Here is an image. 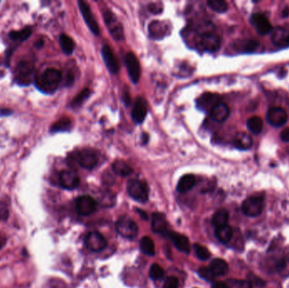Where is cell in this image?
I'll return each mask as SVG.
<instances>
[{
	"mask_svg": "<svg viewBox=\"0 0 289 288\" xmlns=\"http://www.w3.org/2000/svg\"><path fill=\"white\" fill-rule=\"evenodd\" d=\"M62 75L58 69L53 68H47L39 76H36L35 85L41 92L46 94H52L58 89L60 83Z\"/></svg>",
	"mask_w": 289,
	"mask_h": 288,
	"instance_id": "obj_1",
	"label": "cell"
},
{
	"mask_svg": "<svg viewBox=\"0 0 289 288\" xmlns=\"http://www.w3.org/2000/svg\"><path fill=\"white\" fill-rule=\"evenodd\" d=\"M36 76L34 64L31 61L22 60L17 63L15 70V79L19 85L24 87L29 86L35 82Z\"/></svg>",
	"mask_w": 289,
	"mask_h": 288,
	"instance_id": "obj_2",
	"label": "cell"
},
{
	"mask_svg": "<svg viewBox=\"0 0 289 288\" xmlns=\"http://www.w3.org/2000/svg\"><path fill=\"white\" fill-rule=\"evenodd\" d=\"M127 191L129 196L136 201L144 203L149 198V187L148 183L140 179H131L127 184Z\"/></svg>",
	"mask_w": 289,
	"mask_h": 288,
	"instance_id": "obj_3",
	"label": "cell"
},
{
	"mask_svg": "<svg viewBox=\"0 0 289 288\" xmlns=\"http://www.w3.org/2000/svg\"><path fill=\"white\" fill-rule=\"evenodd\" d=\"M117 233L123 238L134 239L138 235V226L134 220L127 215H122L115 223Z\"/></svg>",
	"mask_w": 289,
	"mask_h": 288,
	"instance_id": "obj_4",
	"label": "cell"
},
{
	"mask_svg": "<svg viewBox=\"0 0 289 288\" xmlns=\"http://www.w3.org/2000/svg\"><path fill=\"white\" fill-rule=\"evenodd\" d=\"M103 19L105 21L106 26L108 28V32L112 35L113 39L116 41H122L124 40V29L121 23L118 21V19L113 15L110 11H105L103 14Z\"/></svg>",
	"mask_w": 289,
	"mask_h": 288,
	"instance_id": "obj_5",
	"label": "cell"
},
{
	"mask_svg": "<svg viewBox=\"0 0 289 288\" xmlns=\"http://www.w3.org/2000/svg\"><path fill=\"white\" fill-rule=\"evenodd\" d=\"M75 159L82 168L89 170L94 168L98 163V153L92 149H82L76 152Z\"/></svg>",
	"mask_w": 289,
	"mask_h": 288,
	"instance_id": "obj_6",
	"label": "cell"
},
{
	"mask_svg": "<svg viewBox=\"0 0 289 288\" xmlns=\"http://www.w3.org/2000/svg\"><path fill=\"white\" fill-rule=\"evenodd\" d=\"M264 208V199L261 196H250L242 203V210L245 215L255 218L260 215Z\"/></svg>",
	"mask_w": 289,
	"mask_h": 288,
	"instance_id": "obj_7",
	"label": "cell"
},
{
	"mask_svg": "<svg viewBox=\"0 0 289 288\" xmlns=\"http://www.w3.org/2000/svg\"><path fill=\"white\" fill-rule=\"evenodd\" d=\"M85 245L90 251L98 253L103 251L107 247V240L100 233L91 232L86 237Z\"/></svg>",
	"mask_w": 289,
	"mask_h": 288,
	"instance_id": "obj_8",
	"label": "cell"
},
{
	"mask_svg": "<svg viewBox=\"0 0 289 288\" xmlns=\"http://www.w3.org/2000/svg\"><path fill=\"white\" fill-rule=\"evenodd\" d=\"M200 46L207 52H214L220 48L221 37L212 30L200 35Z\"/></svg>",
	"mask_w": 289,
	"mask_h": 288,
	"instance_id": "obj_9",
	"label": "cell"
},
{
	"mask_svg": "<svg viewBox=\"0 0 289 288\" xmlns=\"http://www.w3.org/2000/svg\"><path fill=\"white\" fill-rule=\"evenodd\" d=\"M124 63L131 82L136 84L139 82L140 77V65L139 60L137 59L133 52H128L124 58Z\"/></svg>",
	"mask_w": 289,
	"mask_h": 288,
	"instance_id": "obj_10",
	"label": "cell"
},
{
	"mask_svg": "<svg viewBox=\"0 0 289 288\" xmlns=\"http://www.w3.org/2000/svg\"><path fill=\"white\" fill-rule=\"evenodd\" d=\"M78 6H79L80 11L82 12V16H83L85 22L87 24V26L89 27V29L92 31L93 34L98 36L99 33H100L99 26H98V22H97L94 16H93L89 6L84 1H79Z\"/></svg>",
	"mask_w": 289,
	"mask_h": 288,
	"instance_id": "obj_11",
	"label": "cell"
},
{
	"mask_svg": "<svg viewBox=\"0 0 289 288\" xmlns=\"http://www.w3.org/2000/svg\"><path fill=\"white\" fill-rule=\"evenodd\" d=\"M266 118L271 125L279 128L286 123L288 116L283 108L273 107L269 109L266 114Z\"/></svg>",
	"mask_w": 289,
	"mask_h": 288,
	"instance_id": "obj_12",
	"label": "cell"
},
{
	"mask_svg": "<svg viewBox=\"0 0 289 288\" xmlns=\"http://www.w3.org/2000/svg\"><path fill=\"white\" fill-rule=\"evenodd\" d=\"M77 209L80 215H89L97 209V202L89 195L78 197L76 201Z\"/></svg>",
	"mask_w": 289,
	"mask_h": 288,
	"instance_id": "obj_13",
	"label": "cell"
},
{
	"mask_svg": "<svg viewBox=\"0 0 289 288\" xmlns=\"http://www.w3.org/2000/svg\"><path fill=\"white\" fill-rule=\"evenodd\" d=\"M250 23L252 24V26L255 27V31L258 32V34L265 36L272 32V26L268 21V19L261 14L252 15V16L250 17Z\"/></svg>",
	"mask_w": 289,
	"mask_h": 288,
	"instance_id": "obj_14",
	"label": "cell"
},
{
	"mask_svg": "<svg viewBox=\"0 0 289 288\" xmlns=\"http://www.w3.org/2000/svg\"><path fill=\"white\" fill-rule=\"evenodd\" d=\"M148 30L153 39H163L171 32V26L165 21H154L150 23Z\"/></svg>",
	"mask_w": 289,
	"mask_h": 288,
	"instance_id": "obj_15",
	"label": "cell"
},
{
	"mask_svg": "<svg viewBox=\"0 0 289 288\" xmlns=\"http://www.w3.org/2000/svg\"><path fill=\"white\" fill-rule=\"evenodd\" d=\"M59 183L63 189L72 190V189L77 188L79 185V176L74 171H62L59 173Z\"/></svg>",
	"mask_w": 289,
	"mask_h": 288,
	"instance_id": "obj_16",
	"label": "cell"
},
{
	"mask_svg": "<svg viewBox=\"0 0 289 288\" xmlns=\"http://www.w3.org/2000/svg\"><path fill=\"white\" fill-rule=\"evenodd\" d=\"M164 236L171 240L174 246L176 247V249H179V251L186 254H189L190 253L191 248H190L189 239L186 236L174 233L171 231H168V233H166Z\"/></svg>",
	"mask_w": 289,
	"mask_h": 288,
	"instance_id": "obj_17",
	"label": "cell"
},
{
	"mask_svg": "<svg viewBox=\"0 0 289 288\" xmlns=\"http://www.w3.org/2000/svg\"><path fill=\"white\" fill-rule=\"evenodd\" d=\"M148 102L142 98L138 97L134 102V107L132 109L131 115L133 120L135 123H141L148 114Z\"/></svg>",
	"mask_w": 289,
	"mask_h": 288,
	"instance_id": "obj_18",
	"label": "cell"
},
{
	"mask_svg": "<svg viewBox=\"0 0 289 288\" xmlns=\"http://www.w3.org/2000/svg\"><path fill=\"white\" fill-rule=\"evenodd\" d=\"M102 55L109 72L113 75L118 73L119 70L118 60L113 53V50L111 49V47L108 45L103 46L102 48Z\"/></svg>",
	"mask_w": 289,
	"mask_h": 288,
	"instance_id": "obj_19",
	"label": "cell"
},
{
	"mask_svg": "<svg viewBox=\"0 0 289 288\" xmlns=\"http://www.w3.org/2000/svg\"><path fill=\"white\" fill-rule=\"evenodd\" d=\"M219 102H220L218 95L205 93L198 99L197 107L204 112H210Z\"/></svg>",
	"mask_w": 289,
	"mask_h": 288,
	"instance_id": "obj_20",
	"label": "cell"
},
{
	"mask_svg": "<svg viewBox=\"0 0 289 288\" xmlns=\"http://www.w3.org/2000/svg\"><path fill=\"white\" fill-rule=\"evenodd\" d=\"M152 229L154 233L165 235L168 232V224L165 215L162 213H154L152 217Z\"/></svg>",
	"mask_w": 289,
	"mask_h": 288,
	"instance_id": "obj_21",
	"label": "cell"
},
{
	"mask_svg": "<svg viewBox=\"0 0 289 288\" xmlns=\"http://www.w3.org/2000/svg\"><path fill=\"white\" fill-rule=\"evenodd\" d=\"M230 110L229 108L224 102H219L210 112V118L218 123H223L229 118Z\"/></svg>",
	"mask_w": 289,
	"mask_h": 288,
	"instance_id": "obj_22",
	"label": "cell"
},
{
	"mask_svg": "<svg viewBox=\"0 0 289 288\" xmlns=\"http://www.w3.org/2000/svg\"><path fill=\"white\" fill-rule=\"evenodd\" d=\"M209 269L214 276H222L229 271V265L224 259H214L210 262Z\"/></svg>",
	"mask_w": 289,
	"mask_h": 288,
	"instance_id": "obj_23",
	"label": "cell"
},
{
	"mask_svg": "<svg viewBox=\"0 0 289 288\" xmlns=\"http://www.w3.org/2000/svg\"><path fill=\"white\" fill-rule=\"evenodd\" d=\"M234 147L239 150H249L253 145V139L250 134L245 132H239L234 139Z\"/></svg>",
	"mask_w": 289,
	"mask_h": 288,
	"instance_id": "obj_24",
	"label": "cell"
},
{
	"mask_svg": "<svg viewBox=\"0 0 289 288\" xmlns=\"http://www.w3.org/2000/svg\"><path fill=\"white\" fill-rule=\"evenodd\" d=\"M215 236L222 244H228L234 237V231L230 226L226 225L215 228Z\"/></svg>",
	"mask_w": 289,
	"mask_h": 288,
	"instance_id": "obj_25",
	"label": "cell"
},
{
	"mask_svg": "<svg viewBox=\"0 0 289 288\" xmlns=\"http://www.w3.org/2000/svg\"><path fill=\"white\" fill-rule=\"evenodd\" d=\"M195 184V176L192 174H186L182 177L179 179L178 185H177V190L179 193H186L190 189H193Z\"/></svg>",
	"mask_w": 289,
	"mask_h": 288,
	"instance_id": "obj_26",
	"label": "cell"
},
{
	"mask_svg": "<svg viewBox=\"0 0 289 288\" xmlns=\"http://www.w3.org/2000/svg\"><path fill=\"white\" fill-rule=\"evenodd\" d=\"M289 34L286 32V30L283 28H276L272 31L271 34V40L274 44L279 47H286L287 45V39H288Z\"/></svg>",
	"mask_w": 289,
	"mask_h": 288,
	"instance_id": "obj_27",
	"label": "cell"
},
{
	"mask_svg": "<svg viewBox=\"0 0 289 288\" xmlns=\"http://www.w3.org/2000/svg\"><path fill=\"white\" fill-rule=\"evenodd\" d=\"M229 219V212L227 211L226 209H222L218 210L213 215L211 222H212L213 226L215 227V228H221V227H224V226L228 225Z\"/></svg>",
	"mask_w": 289,
	"mask_h": 288,
	"instance_id": "obj_28",
	"label": "cell"
},
{
	"mask_svg": "<svg viewBox=\"0 0 289 288\" xmlns=\"http://www.w3.org/2000/svg\"><path fill=\"white\" fill-rule=\"evenodd\" d=\"M113 170L116 174L121 176V177H127V176L130 175L133 172L129 164L122 160L116 161L113 163Z\"/></svg>",
	"mask_w": 289,
	"mask_h": 288,
	"instance_id": "obj_29",
	"label": "cell"
},
{
	"mask_svg": "<svg viewBox=\"0 0 289 288\" xmlns=\"http://www.w3.org/2000/svg\"><path fill=\"white\" fill-rule=\"evenodd\" d=\"M139 248L143 254L149 256H153L155 254V244L153 239L149 237H143L140 243H139Z\"/></svg>",
	"mask_w": 289,
	"mask_h": 288,
	"instance_id": "obj_30",
	"label": "cell"
},
{
	"mask_svg": "<svg viewBox=\"0 0 289 288\" xmlns=\"http://www.w3.org/2000/svg\"><path fill=\"white\" fill-rule=\"evenodd\" d=\"M247 127L252 134H260L263 128L262 119L260 117H256V116L249 118L247 122Z\"/></svg>",
	"mask_w": 289,
	"mask_h": 288,
	"instance_id": "obj_31",
	"label": "cell"
},
{
	"mask_svg": "<svg viewBox=\"0 0 289 288\" xmlns=\"http://www.w3.org/2000/svg\"><path fill=\"white\" fill-rule=\"evenodd\" d=\"M59 43H60L61 48L63 50V52L67 55H69L74 51V42H73L72 38H70L67 35H61L59 37Z\"/></svg>",
	"mask_w": 289,
	"mask_h": 288,
	"instance_id": "obj_32",
	"label": "cell"
},
{
	"mask_svg": "<svg viewBox=\"0 0 289 288\" xmlns=\"http://www.w3.org/2000/svg\"><path fill=\"white\" fill-rule=\"evenodd\" d=\"M32 35V29L31 28H24L20 31H14L10 33V37L13 41H21L24 42L28 39Z\"/></svg>",
	"mask_w": 289,
	"mask_h": 288,
	"instance_id": "obj_33",
	"label": "cell"
},
{
	"mask_svg": "<svg viewBox=\"0 0 289 288\" xmlns=\"http://www.w3.org/2000/svg\"><path fill=\"white\" fill-rule=\"evenodd\" d=\"M207 5L213 11L216 13H224L229 10L228 4L224 0H210L207 1Z\"/></svg>",
	"mask_w": 289,
	"mask_h": 288,
	"instance_id": "obj_34",
	"label": "cell"
},
{
	"mask_svg": "<svg viewBox=\"0 0 289 288\" xmlns=\"http://www.w3.org/2000/svg\"><path fill=\"white\" fill-rule=\"evenodd\" d=\"M71 122L68 118H61L60 120L57 121L51 128L52 132H63L67 131L70 128Z\"/></svg>",
	"mask_w": 289,
	"mask_h": 288,
	"instance_id": "obj_35",
	"label": "cell"
},
{
	"mask_svg": "<svg viewBox=\"0 0 289 288\" xmlns=\"http://www.w3.org/2000/svg\"><path fill=\"white\" fill-rule=\"evenodd\" d=\"M193 249L195 251V255L200 260L204 261V260H207L208 259H210V253L208 250L207 248L202 246L201 244H195L193 245Z\"/></svg>",
	"mask_w": 289,
	"mask_h": 288,
	"instance_id": "obj_36",
	"label": "cell"
},
{
	"mask_svg": "<svg viewBox=\"0 0 289 288\" xmlns=\"http://www.w3.org/2000/svg\"><path fill=\"white\" fill-rule=\"evenodd\" d=\"M150 277L155 281H160L164 278V270L158 264H153L150 268Z\"/></svg>",
	"mask_w": 289,
	"mask_h": 288,
	"instance_id": "obj_37",
	"label": "cell"
},
{
	"mask_svg": "<svg viewBox=\"0 0 289 288\" xmlns=\"http://www.w3.org/2000/svg\"><path fill=\"white\" fill-rule=\"evenodd\" d=\"M225 283L229 288H252V284L249 280L230 279Z\"/></svg>",
	"mask_w": 289,
	"mask_h": 288,
	"instance_id": "obj_38",
	"label": "cell"
},
{
	"mask_svg": "<svg viewBox=\"0 0 289 288\" xmlns=\"http://www.w3.org/2000/svg\"><path fill=\"white\" fill-rule=\"evenodd\" d=\"M91 94V91L89 89H85L82 91L80 94L77 95V97L73 100V102L71 103V106L74 108L80 107L86 100L89 97Z\"/></svg>",
	"mask_w": 289,
	"mask_h": 288,
	"instance_id": "obj_39",
	"label": "cell"
},
{
	"mask_svg": "<svg viewBox=\"0 0 289 288\" xmlns=\"http://www.w3.org/2000/svg\"><path fill=\"white\" fill-rule=\"evenodd\" d=\"M259 43L255 40H247L240 44L239 48L241 49V52H253L257 49Z\"/></svg>",
	"mask_w": 289,
	"mask_h": 288,
	"instance_id": "obj_40",
	"label": "cell"
},
{
	"mask_svg": "<svg viewBox=\"0 0 289 288\" xmlns=\"http://www.w3.org/2000/svg\"><path fill=\"white\" fill-rule=\"evenodd\" d=\"M277 270L279 273H281V275L286 276L289 275V259L283 258L278 262L277 265Z\"/></svg>",
	"mask_w": 289,
	"mask_h": 288,
	"instance_id": "obj_41",
	"label": "cell"
},
{
	"mask_svg": "<svg viewBox=\"0 0 289 288\" xmlns=\"http://www.w3.org/2000/svg\"><path fill=\"white\" fill-rule=\"evenodd\" d=\"M179 287V279L175 276H169L165 280L163 288Z\"/></svg>",
	"mask_w": 289,
	"mask_h": 288,
	"instance_id": "obj_42",
	"label": "cell"
},
{
	"mask_svg": "<svg viewBox=\"0 0 289 288\" xmlns=\"http://www.w3.org/2000/svg\"><path fill=\"white\" fill-rule=\"evenodd\" d=\"M198 272H199V275H200L203 279H205L206 280H213L214 277H215V276L212 275V273L210 272L209 267L200 268Z\"/></svg>",
	"mask_w": 289,
	"mask_h": 288,
	"instance_id": "obj_43",
	"label": "cell"
},
{
	"mask_svg": "<svg viewBox=\"0 0 289 288\" xmlns=\"http://www.w3.org/2000/svg\"><path fill=\"white\" fill-rule=\"evenodd\" d=\"M9 217L8 207L4 203H0V221L7 220Z\"/></svg>",
	"mask_w": 289,
	"mask_h": 288,
	"instance_id": "obj_44",
	"label": "cell"
},
{
	"mask_svg": "<svg viewBox=\"0 0 289 288\" xmlns=\"http://www.w3.org/2000/svg\"><path fill=\"white\" fill-rule=\"evenodd\" d=\"M148 9H149V11H150L152 13L156 14V15L161 13V12L163 11V7L159 6L158 3L150 4L149 6H148Z\"/></svg>",
	"mask_w": 289,
	"mask_h": 288,
	"instance_id": "obj_45",
	"label": "cell"
},
{
	"mask_svg": "<svg viewBox=\"0 0 289 288\" xmlns=\"http://www.w3.org/2000/svg\"><path fill=\"white\" fill-rule=\"evenodd\" d=\"M281 139L283 142H289V128H285L283 130L281 131Z\"/></svg>",
	"mask_w": 289,
	"mask_h": 288,
	"instance_id": "obj_46",
	"label": "cell"
},
{
	"mask_svg": "<svg viewBox=\"0 0 289 288\" xmlns=\"http://www.w3.org/2000/svg\"><path fill=\"white\" fill-rule=\"evenodd\" d=\"M212 288H229L225 282H215L213 284Z\"/></svg>",
	"mask_w": 289,
	"mask_h": 288,
	"instance_id": "obj_47",
	"label": "cell"
},
{
	"mask_svg": "<svg viewBox=\"0 0 289 288\" xmlns=\"http://www.w3.org/2000/svg\"><path fill=\"white\" fill-rule=\"evenodd\" d=\"M6 241H7V240H6V237L0 234V250L3 249L4 247H5V245H6Z\"/></svg>",
	"mask_w": 289,
	"mask_h": 288,
	"instance_id": "obj_48",
	"label": "cell"
},
{
	"mask_svg": "<svg viewBox=\"0 0 289 288\" xmlns=\"http://www.w3.org/2000/svg\"><path fill=\"white\" fill-rule=\"evenodd\" d=\"M287 45H288V46H289V37H288V39H287Z\"/></svg>",
	"mask_w": 289,
	"mask_h": 288,
	"instance_id": "obj_49",
	"label": "cell"
}]
</instances>
